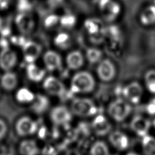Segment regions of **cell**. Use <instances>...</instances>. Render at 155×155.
I'll return each instance as SVG.
<instances>
[{"mask_svg": "<svg viewBox=\"0 0 155 155\" xmlns=\"http://www.w3.org/2000/svg\"><path fill=\"white\" fill-rule=\"evenodd\" d=\"M0 22H1V17H0Z\"/></svg>", "mask_w": 155, "mask_h": 155, "instance_id": "37", "label": "cell"}, {"mask_svg": "<svg viewBox=\"0 0 155 155\" xmlns=\"http://www.w3.org/2000/svg\"><path fill=\"white\" fill-rule=\"evenodd\" d=\"M42 86L45 92L51 96H61L65 94L66 90L63 82L53 76L45 78Z\"/></svg>", "mask_w": 155, "mask_h": 155, "instance_id": "6", "label": "cell"}, {"mask_svg": "<svg viewBox=\"0 0 155 155\" xmlns=\"http://www.w3.org/2000/svg\"><path fill=\"white\" fill-rule=\"evenodd\" d=\"M50 119L52 123L56 125L65 126L71 121L72 113L65 106L57 105L51 110Z\"/></svg>", "mask_w": 155, "mask_h": 155, "instance_id": "5", "label": "cell"}, {"mask_svg": "<svg viewBox=\"0 0 155 155\" xmlns=\"http://www.w3.org/2000/svg\"><path fill=\"white\" fill-rule=\"evenodd\" d=\"M100 9L108 19H112L117 16L120 12L119 4L113 0H101Z\"/></svg>", "mask_w": 155, "mask_h": 155, "instance_id": "16", "label": "cell"}, {"mask_svg": "<svg viewBox=\"0 0 155 155\" xmlns=\"http://www.w3.org/2000/svg\"><path fill=\"white\" fill-rule=\"evenodd\" d=\"M101 51L96 48H90L86 51V58L91 64L99 63L102 60Z\"/></svg>", "mask_w": 155, "mask_h": 155, "instance_id": "28", "label": "cell"}, {"mask_svg": "<svg viewBox=\"0 0 155 155\" xmlns=\"http://www.w3.org/2000/svg\"><path fill=\"white\" fill-rule=\"evenodd\" d=\"M18 56L9 47H4L0 51V68L4 71H12L16 65Z\"/></svg>", "mask_w": 155, "mask_h": 155, "instance_id": "7", "label": "cell"}, {"mask_svg": "<svg viewBox=\"0 0 155 155\" xmlns=\"http://www.w3.org/2000/svg\"><path fill=\"white\" fill-rule=\"evenodd\" d=\"M140 19L144 25H151L155 23V5L147 7L141 13Z\"/></svg>", "mask_w": 155, "mask_h": 155, "instance_id": "23", "label": "cell"}, {"mask_svg": "<svg viewBox=\"0 0 155 155\" xmlns=\"http://www.w3.org/2000/svg\"><path fill=\"white\" fill-rule=\"evenodd\" d=\"M38 124L31 117L22 116L18 118L15 124V134L21 139L30 137L38 130Z\"/></svg>", "mask_w": 155, "mask_h": 155, "instance_id": "2", "label": "cell"}, {"mask_svg": "<svg viewBox=\"0 0 155 155\" xmlns=\"http://www.w3.org/2000/svg\"><path fill=\"white\" fill-rule=\"evenodd\" d=\"M145 82L147 89L155 94V70H150L145 75Z\"/></svg>", "mask_w": 155, "mask_h": 155, "instance_id": "29", "label": "cell"}, {"mask_svg": "<svg viewBox=\"0 0 155 155\" xmlns=\"http://www.w3.org/2000/svg\"><path fill=\"white\" fill-rule=\"evenodd\" d=\"M41 46L36 42L28 41L22 45V54L24 60L29 63H34L41 56Z\"/></svg>", "mask_w": 155, "mask_h": 155, "instance_id": "9", "label": "cell"}, {"mask_svg": "<svg viewBox=\"0 0 155 155\" xmlns=\"http://www.w3.org/2000/svg\"><path fill=\"white\" fill-rule=\"evenodd\" d=\"M142 94V87L137 82H133L128 84L123 90V95L125 99L130 104H137L140 101Z\"/></svg>", "mask_w": 155, "mask_h": 155, "instance_id": "10", "label": "cell"}, {"mask_svg": "<svg viewBox=\"0 0 155 155\" xmlns=\"http://www.w3.org/2000/svg\"><path fill=\"white\" fill-rule=\"evenodd\" d=\"M8 133V127L7 122L3 119L0 118V143L6 138Z\"/></svg>", "mask_w": 155, "mask_h": 155, "instance_id": "31", "label": "cell"}, {"mask_svg": "<svg viewBox=\"0 0 155 155\" xmlns=\"http://www.w3.org/2000/svg\"><path fill=\"white\" fill-rule=\"evenodd\" d=\"M26 74L28 79L35 82H39L45 79V70L34 63H29L26 67Z\"/></svg>", "mask_w": 155, "mask_h": 155, "instance_id": "20", "label": "cell"}, {"mask_svg": "<svg viewBox=\"0 0 155 155\" xmlns=\"http://www.w3.org/2000/svg\"><path fill=\"white\" fill-rule=\"evenodd\" d=\"M126 155H139V154H137V153H133V152H131V153H129L127 154Z\"/></svg>", "mask_w": 155, "mask_h": 155, "instance_id": "35", "label": "cell"}, {"mask_svg": "<svg viewBox=\"0 0 155 155\" xmlns=\"http://www.w3.org/2000/svg\"><path fill=\"white\" fill-rule=\"evenodd\" d=\"M49 105L50 101L46 96L42 94H37L31 104V108L36 114H41L47 110Z\"/></svg>", "mask_w": 155, "mask_h": 155, "instance_id": "21", "label": "cell"}, {"mask_svg": "<svg viewBox=\"0 0 155 155\" xmlns=\"http://www.w3.org/2000/svg\"><path fill=\"white\" fill-rule=\"evenodd\" d=\"M18 84V76L16 74L12 71H5L0 77L1 87L5 91H13L16 88Z\"/></svg>", "mask_w": 155, "mask_h": 155, "instance_id": "18", "label": "cell"}, {"mask_svg": "<svg viewBox=\"0 0 155 155\" xmlns=\"http://www.w3.org/2000/svg\"><path fill=\"white\" fill-rule=\"evenodd\" d=\"M16 24L19 30L24 34L31 33L35 27L33 18L25 13H20L16 16Z\"/></svg>", "mask_w": 155, "mask_h": 155, "instance_id": "17", "label": "cell"}, {"mask_svg": "<svg viewBox=\"0 0 155 155\" xmlns=\"http://www.w3.org/2000/svg\"><path fill=\"white\" fill-rule=\"evenodd\" d=\"M59 21V19L57 16L53 15V16H48V18L45 21V24H46V26L48 27H51L52 26L55 25Z\"/></svg>", "mask_w": 155, "mask_h": 155, "instance_id": "33", "label": "cell"}, {"mask_svg": "<svg viewBox=\"0 0 155 155\" xmlns=\"http://www.w3.org/2000/svg\"><path fill=\"white\" fill-rule=\"evenodd\" d=\"M19 155H39L41 150L38 142L31 137L23 138L17 147Z\"/></svg>", "mask_w": 155, "mask_h": 155, "instance_id": "8", "label": "cell"}, {"mask_svg": "<svg viewBox=\"0 0 155 155\" xmlns=\"http://www.w3.org/2000/svg\"><path fill=\"white\" fill-rule=\"evenodd\" d=\"M150 127V121L140 116H136L133 117L130 123L131 129L135 134L141 137L148 134Z\"/></svg>", "mask_w": 155, "mask_h": 155, "instance_id": "14", "label": "cell"}, {"mask_svg": "<svg viewBox=\"0 0 155 155\" xmlns=\"http://www.w3.org/2000/svg\"><path fill=\"white\" fill-rule=\"evenodd\" d=\"M131 110L130 104L125 99L120 98L112 101L108 107V114L117 122L124 120L129 116Z\"/></svg>", "mask_w": 155, "mask_h": 155, "instance_id": "4", "label": "cell"}, {"mask_svg": "<svg viewBox=\"0 0 155 155\" xmlns=\"http://www.w3.org/2000/svg\"><path fill=\"white\" fill-rule=\"evenodd\" d=\"M90 155H109V150L107 144L101 140L93 143L90 150Z\"/></svg>", "mask_w": 155, "mask_h": 155, "instance_id": "27", "label": "cell"}, {"mask_svg": "<svg viewBox=\"0 0 155 155\" xmlns=\"http://www.w3.org/2000/svg\"><path fill=\"white\" fill-rule=\"evenodd\" d=\"M95 81L92 74L86 71L76 73L71 80V90L74 93H87L94 89Z\"/></svg>", "mask_w": 155, "mask_h": 155, "instance_id": "1", "label": "cell"}, {"mask_svg": "<svg viewBox=\"0 0 155 155\" xmlns=\"http://www.w3.org/2000/svg\"><path fill=\"white\" fill-rule=\"evenodd\" d=\"M67 155H81L79 153L75 151H71L70 153H68Z\"/></svg>", "mask_w": 155, "mask_h": 155, "instance_id": "34", "label": "cell"}, {"mask_svg": "<svg viewBox=\"0 0 155 155\" xmlns=\"http://www.w3.org/2000/svg\"><path fill=\"white\" fill-rule=\"evenodd\" d=\"M91 128L96 136L102 137L110 132L111 125L105 116L97 114L94 117L91 122Z\"/></svg>", "mask_w": 155, "mask_h": 155, "instance_id": "13", "label": "cell"}, {"mask_svg": "<svg viewBox=\"0 0 155 155\" xmlns=\"http://www.w3.org/2000/svg\"><path fill=\"white\" fill-rule=\"evenodd\" d=\"M108 139L111 144L117 150L124 151L129 146V139L123 132L114 131L110 133Z\"/></svg>", "mask_w": 155, "mask_h": 155, "instance_id": "15", "label": "cell"}, {"mask_svg": "<svg viewBox=\"0 0 155 155\" xmlns=\"http://www.w3.org/2000/svg\"><path fill=\"white\" fill-rule=\"evenodd\" d=\"M97 74L99 79L105 82L111 81L116 74V69L113 62L109 59H102L97 67Z\"/></svg>", "mask_w": 155, "mask_h": 155, "instance_id": "11", "label": "cell"}, {"mask_svg": "<svg viewBox=\"0 0 155 155\" xmlns=\"http://www.w3.org/2000/svg\"><path fill=\"white\" fill-rule=\"evenodd\" d=\"M43 63L47 70L54 71L59 70L62 65V60L61 55L53 50H47L42 57Z\"/></svg>", "mask_w": 155, "mask_h": 155, "instance_id": "12", "label": "cell"}, {"mask_svg": "<svg viewBox=\"0 0 155 155\" xmlns=\"http://www.w3.org/2000/svg\"><path fill=\"white\" fill-rule=\"evenodd\" d=\"M142 147L145 155H155V137L148 134L143 137Z\"/></svg>", "mask_w": 155, "mask_h": 155, "instance_id": "24", "label": "cell"}, {"mask_svg": "<svg viewBox=\"0 0 155 155\" xmlns=\"http://www.w3.org/2000/svg\"><path fill=\"white\" fill-rule=\"evenodd\" d=\"M86 28L90 35L94 38L101 36V35H103V28L101 22L99 21L92 19L88 21L86 23Z\"/></svg>", "mask_w": 155, "mask_h": 155, "instance_id": "26", "label": "cell"}, {"mask_svg": "<svg viewBox=\"0 0 155 155\" xmlns=\"http://www.w3.org/2000/svg\"><path fill=\"white\" fill-rule=\"evenodd\" d=\"M54 43L56 47L61 49H67L71 45V40L68 33L60 32L55 36Z\"/></svg>", "mask_w": 155, "mask_h": 155, "instance_id": "25", "label": "cell"}, {"mask_svg": "<svg viewBox=\"0 0 155 155\" xmlns=\"http://www.w3.org/2000/svg\"><path fill=\"white\" fill-rule=\"evenodd\" d=\"M84 62L82 53L78 50H74L68 53L65 58L67 67L73 70L80 68Z\"/></svg>", "mask_w": 155, "mask_h": 155, "instance_id": "19", "label": "cell"}, {"mask_svg": "<svg viewBox=\"0 0 155 155\" xmlns=\"http://www.w3.org/2000/svg\"><path fill=\"white\" fill-rule=\"evenodd\" d=\"M35 94L26 87L19 88L15 94L16 100L20 104H31L35 97Z\"/></svg>", "mask_w": 155, "mask_h": 155, "instance_id": "22", "label": "cell"}, {"mask_svg": "<svg viewBox=\"0 0 155 155\" xmlns=\"http://www.w3.org/2000/svg\"><path fill=\"white\" fill-rule=\"evenodd\" d=\"M153 127H154V128H155V119L153 120Z\"/></svg>", "mask_w": 155, "mask_h": 155, "instance_id": "36", "label": "cell"}, {"mask_svg": "<svg viewBox=\"0 0 155 155\" xmlns=\"http://www.w3.org/2000/svg\"><path fill=\"white\" fill-rule=\"evenodd\" d=\"M61 24L65 28H71L74 26L75 24V18L73 15H67L62 16L60 20Z\"/></svg>", "mask_w": 155, "mask_h": 155, "instance_id": "30", "label": "cell"}, {"mask_svg": "<svg viewBox=\"0 0 155 155\" xmlns=\"http://www.w3.org/2000/svg\"><path fill=\"white\" fill-rule=\"evenodd\" d=\"M71 111L81 117H90L97 113V108L94 102L87 98H76L71 103Z\"/></svg>", "mask_w": 155, "mask_h": 155, "instance_id": "3", "label": "cell"}, {"mask_svg": "<svg viewBox=\"0 0 155 155\" xmlns=\"http://www.w3.org/2000/svg\"><path fill=\"white\" fill-rule=\"evenodd\" d=\"M146 111L150 115L155 114V99H152L147 104Z\"/></svg>", "mask_w": 155, "mask_h": 155, "instance_id": "32", "label": "cell"}]
</instances>
